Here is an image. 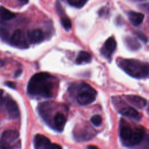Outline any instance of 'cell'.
Returning a JSON list of instances; mask_svg holds the SVG:
<instances>
[{
    "label": "cell",
    "instance_id": "cell-32",
    "mask_svg": "<svg viewBox=\"0 0 149 149\" xmlns=\"http://www.w3.org/2000/svg\"><path fill=\"white\" fill-rule=\"evenodd\" d=\"M133 1H145V0H132Z\"/></svg>",
    "mask_w": 149,
    "mask_h": 149
},
{
    "label": "cell",
    "instance_id": "cell-21",
    "mask_svg": "<svg viewBox=\"0 0 149 149\" xmlns=\"http://www.w3.org/2000/svg\"><path fill=\"white\" fill-rule=\"evenodd\" d=\"M61 22V24H62V26L63 27V28L66 30L69 31V30L71 29V28H72V22L68 17H67L66 16L62 17Z\"/></svg>",
    "mask_w": 149,
    "mask_h": 149
},
{
    "label": "cell",
    "instance_id": "cell-24",
    "mask_svg": "<svg viewBox=\"0 0 149 149\" xmlns=\"http://www.w3.org/2000/svg\"><path fill=\"white\" fill-rule=\"evenodd\" d=\"M44 149H62V148L59 144L52 143L50 140H49L44 146Z\"/></svg>",
    "mask_w": 149,
    "mask_h": 149
},
{
    "label": "cell",
    "instance_id": "cell-17",
    "mask_svg": "<svg viewBox=\"0 0 149 149\" xmlns=\"http://www.w3.org/2000/svg\"><path fill=\"white\" fill-rule=\"evenodd\" d=\"M91 55L90 53L84 51H81L79 53L76 58V62L77 64L89 63L91 61Z\"/></svg>",
    "mask_w": 149,
    "mask_h": 149
},
{
    "label": "cell",
    "instance_id": "cell-16",
    "mask_svg": "<svg viewBox=\"0 0 149 149\" xmlns=\"http://www.w3.org/2000/svg\"><path fill=\"white\" fill-rule=\"evenodd\" d=\"M49 140L45 136L37 134L34 139V145L35 149H44V146Z\"/></svg>",
    "mask_w": 149,
    "mask_h": 149
},
{
    "label": "cell",
    "instance_id": "cell-8",
    "mask_svg": "<svg viewBox=\"0 0 149 149\" xmlns=\"http://www.w3.org/2000/svg\"><path fill=\"white\" fill-rule=\"evenodd\" d=\"M116 48V42L113 37H111L105 41L104 45L101 49V52L107 59H109L115 51Z\"/></svg>",
    "mask_w": 149,
    "mask_h": 149
},
{
    "label": "cell",
    "instance_id": "cell-25",
    "mask_svg": "<svg viewBox=\"0 0 149 149\" xmlns=\"http://www.w3.org/2000/svg\"><path fill=\"white\" fill-rule=\"evenodd\" d=\"M135 34H136V36L144 43L147 42L148 40H147V37H146V36L142 32L139 31H135Z\"/></svg>",
    "mask_w": 149,
    "mask_h": 149
},
{
    "label": "cell",
    "instance_id": "cell-3",
    "mask_svg": "<svg viewBox=\"0 0 149 149\" xmlns=\"http://www.w3.org/2000/svg\"><path fill=\"white\" fill-rule=\"evenodd\" d=\"M96 133L95 130L86 122L76 125L73 131L74 138L78 141L90 140L95 136Z\"/></svg>",
    "mask_w": 149,
    "mask_h": 149
},
{
    "label": "cell",
    "instance_id": "cell-13",
    "mask_svg": "<svg viewBox=\"0 0 149 149\" xmlns=\"http://www.w3.org/2000/svg\"><path fill=\"white\" fill-rule=\"evenodd\" d=\"M126 98L129 102L140 109L144 108L147 104L146 100L139 95H126Z\"/></svg>",
    "mask_w": 149,
    "mask_h": 149
},
{
    "label": "cell",
    "instance_id": "cell-31",
    "mask_svg": "<svg viewBox=\"0 0 149 149\" xmlns=\"http://www.w3.org/2000/svg\"><path fill=\"white\" fill-rule=\"evenodd\" d=\"M20 2L23 3H27L29 1V0H19Z\"/></svg>",
    "mask_w": 149,
    "mask_h": 149
},
{
    "label": "cell",
    "instance_id": "cell-22",
    "mask_svg": "<svg viewBox=\"0 0 149 149\" xmlns=\"http://www.w3.org/2000/svg\"><path fill=\"white\" fill-rule=\"evenodd\" d=\"M91 122L95 126H99L102 123V118L99 115H94L90 119Z\"/></svg>",
    "mask_w": 149,
    "mask_h": 149
},
{
    "label": "cell",
    "instance_id": "cell-19",
    "mask_svg": "<svg viewBox=\"0 0 149 149\" xmlns=\"http://www.w3.org/2000/svg\"><path fill=\"white\" fill-rule=\"evenodd\" d=\"M15 17V14L4 6H0V19L3 20H9Z\"/></svg>",
    "mask_w": 149,
    "mask_h": 149
},
{
    "label": "cell",
    "instance_id": "cell-14",
    "mask_svg": "<svg viewBox=\"0 0 149 149\" xmlns=\"http://www.w3.org/2000/svg\"><path fill=\"white\" fill-rule=\"evenodd\" d=\"M19 136V133L15 130H6L2 134L1 140H3L8 143H10L16 140Z\"/></svg>",
    "mask_w": 149,
    "mask_h": 149
},
{
    "label": "cell",
    "instance_id": "cell-2",
    "mask_svg": "<svg viewBox=\"0 0 149 149\" xmlns=\"http://www.w3.org/2000/svg\"><path fill=\"white\" fill-rule=\"evenodd\" d=\"M118 66L129 76L136 79H144L148 75V65L147 63L132 59H120Z\"/></svg>",
    "mask_w": 149,
    "mask_h": 149
},
{
    "label": "cell",
    "instance_id": "cell-15",
    "mask_svg": "<svg viewBox=\"0 0 149 149\" xmlns=\"http://www.w3.org/2000/svg\"><path fill=\"white\" fill-rule=\"evenodd\" d=\"M127 16L129 21L134 26L140 25L143 22L144 18V16L143 13L134 11L129 12Z\"/></svg>",
    "mask_w": 149,
    "mask_h": 149
},
{
    "label": "cell",
    "instance_id": "cell-23",
    "mask_svg": "<svg viewBox=\"0 0 149 149\" xmlns=\"http://www.w3.org/2000/svg\"><path fill=\"white\" fill-rule=\"evenodd\" d=\"M0 37L3 41L8 40L9 38V31L5 27H0Z\"/></svg>",
    "mask_w": 149,
    "mask_h": 149
},
{
    "label": "cell",
    "instance_id": "cell-27",
    "mask_svg": "<svg viewBox=\"0 0 149 149\" xmlns=\"http://www.w3.org/2000/svg\"><path fill=\"white\" fill-rule=\"evenodd\" d=\"M5 84H6L8 87H10V88H13V89L16 88V84H15V83H13V82H12V81H7V82L5 83Z\"/></svg>",
    "mask_w": 149,
    "mask_h": 149
},
{
    "label": "cell",
    "instance_id": "cell-9",
    "mask_svg": "<svg viewBox=\"0 0 149 149\" xmlns=\"http://www.w3.org/2000/svg\"><path fill=\"white\" fill-rule=\"evenodd\" d=\"M5 108L10 118L13 119H17L20 116V112L17 103L11 98H7L5 100Z\"/></svg>",
    "mask_w": 149,
    "mask_h": 149
},
{
    "label": "cell",
    "instance_id": "cell-20",
    "mask_svg": "<svg viewBox=\"0 0 149 149\" xmlns=\"http://www.w3.org/2000/svg\"><path fill=\"white\" fill-rule=\"evenodd\" d=\"M88 0H68L69 5L77 8H81L84 6Z\"/></svg>",
    "mask_w": 149,
    "mask_h": 149
},
{
    "label": "cell",
    "instance_id": "cell-18",
    "mask_svg": "<svg viewBox=\"0 0 149 149\" xmlns=\"http://www.w3.org/2000/svg\"><path fill=\"white\" fill-rule=\"evenodd\" d=\"M125 41L127 47L133 51L138 50L141 47L140 44L138 42V41L136 38L132 37H126Z\"/></svg>",
    "mask_w": 149,
    "mask_h": 149
},
{
    "label": "cell",
    "instance_id": "cell-29",
    "mask_svg": "<svg viewBox=\"0 0 149 149\" xmlns=\"http://www.w3.org/2000/svg\"><path fill=\"white\" fill-rule=\"evenodd\" d=\"M22 73V70L21 69H19L17 70L16 71L15 73V77H19Z\"/></svg>",
    "mask_w": 149,
    "mask_h": 149
},
{
    "label": "cell",
    "instance_id": "cell-28",
    "mask_svg": "<svg viewBox=\"0 0 149 149\" xmlns=\"http://www.w3.org/2000/svg\"><path fill=\"white\" fill-rule=\"evenodd\" d=\"M4 102L3 98V90L0 89V107L2 105Z\"/></svg>",
    "mask_w": 149,
    "mask_h": 149
},
{
    "label": "cell",
    "instance_id": "cell-5",
    "mask_svg": "<svg viewBox=\"0 0 149 149\" xmlns=\"http://www.w3.org/2000/svg\"><path fill=\"white\" fill-rule=\"evenodd\" d=\"M66 118L67 116L62 111H55V113L52 116L49 126L57 131L62 132L66 122Z\"/></svg>",
    "mask_w": 149,
    "mask_h": 149
},
{
    "label": "cell",
    "instance_id": "cell-12",
    "mask_svg": "<svg viewBox=\"0 0 149 149\" xmlns=\"http://www.w3.org/2000/svg\"><path fill=\"white\" fill-rule=\"evenodd\" d=\"M134 133L130 140L127 146H133L140 143L144 139L145 131L143 127H139L136 128Z\"/></svg>",
    "mask_w": 149,
    "mask_h": 149
},
{
    "label": "cell",
    "instance_id": "cell-26",
    "mask_svg": "<svg viewBox=\"0 0 149 149\" xmlns=\"http://www.w3.org/2000/svg\"><path fill=\"white\" fill-rule=\"evenodd\" d=\"M0 149H13L9 143L3 140H0Z\"/></svg>",
    "mask_w": 149,
    "mask_h": 149
},
{
    "label": "cell",
    "instance_id": "cell-11",
    "mask_svg": "<svg viewBox=\"0 0 149 149\" xmlns=\"http://www.w3.org/2000/svg\"><path fill=\"white\" fill-rule=\"evenodd\" d=\"M122 107V108H119L118 110L119 112L121 115L137 120H139L141 119L140 113L134 108L129 106H125Z\"/></svg>",
    "mask_w": 149,
    "mask_h": 149
},
{
    "label": "cell",
    "instance_id": "cell-1",
    "mask_svg": "<svg viewBox=\"0 0 149 149\" xmlns=\"http://www.w3.org/2000/svg\"><path fill=\"white\" fill-rule=\"evenodd\" d=\"M55 88V78L46 72L34 74L27 84V93L31 96L51 98Z\"/></svg>",
    "mask_w": 149,
    "mask_h": 149
},
{
    "label": "cell",
    "instance_id": "cell-6",
    "mask_svg": "<svg viewBox=\"0 0 149 149\" xmlns=\"http://www.w3.org/2000/svg\"><path fill=\"white\" fill-rule=\"evenodd\" d=\"M132 129L130 125L126 122H125L124 119H120L119 134L123 143L126 146H127L128 143L134 133V131Z\"/></svg>",
    "mask_w": 149,
    "mask_h": 149
},
{
    "label": "cell",
    "instance_id": "cell-10",
    "mask_svg": "<svg viewBox=\"0 0 149 149\" xmlns=\"http://www.w3.org/2000/svg\"><path fill=\"white\" fill-rule=\"evenodd\" d=\"M27 37L30 43L38 44L44 40V34L40 29H34L27 32Z\"/></svg>",
    "mask_w": 149,
    "mask_h": 149
},
{
    "label": "cell",
    "instance_id": "cell-30",
    "mask_svg": "<svg viewBox=\"0 0 149 149\" xmlns=\"http://www.w3.org/2000/svg\"><path fill=\"white\" fill-rule=\"evenodd\" d=\"M88 149H99L97 147H96L95 146H93V145H90L87 147Z\"/></svg>",
    "mask_w": 149,
    "mask_h": 149
},
{
    "label": "cell",
    "instance_id": "cell-7",
    "mask_svg": "<svg viewBox=\"0 0 149 149\" xmlns=\"http://www.w3.org/2000/svg\"><path fill=\"white\" fill-rule=\"evenodd\" d=\"M11 44L19 48H26L29 47L24 33L20 29L16 30L10 38Z\"/></svg>",
    "mask_w": 149,
    "mask_h": 149
},
{
    "label": "cell",
    "instance_id": "cell-4",
    "mask_svg": "<svg viewBox=\"0 0 149 149\" xmlns=\"http://www.w3.org/2000/svg\"><path fill=\"white\" fill-rule=\"evenodd\" d=\"M79 92L76 96L77 102L81 105L90 104L95 100L97 91L90 85L83 83L79 87Z\"/></svg>",
    "mask_w": 149,
    "mask_h": 149
}]
</instances>
